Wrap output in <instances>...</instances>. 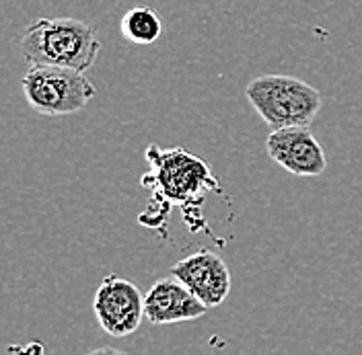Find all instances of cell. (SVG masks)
I'll list each match as a JSON object with an SVG mask.
<instances>
[{
    "mask_svg": "<svg viewBox=\"0 0 362 355\" xmlns=\"http://www.w3.org/2000/svg\"><path fill=\"white\" fill-rule=\"evenodd\" d=\"M171 273L192 289L208 308H216L230 291V271L214 251L200 248L177 261Z\"/></svg>",
    "mask_w": 362,
    "mask_h": 355,
    "instance_id": "obj_7",
    "label": "cell"
},
{
    "mask_svg": "<svg viewBox=\"0 0 362 355\" xmlns=\"http://www.w3.org/2000/svg\"><path fill=\"white\" fill-rule=\"evenodd\" d=\"M93 311L105 333L128 337L138 331L144 318V296L132 282L107 275L95 291Z\"/></svg>",
    "mask_w": 362,
    "mask_h": 355,
    "instance_id": "obj_5",
    "label": "cell"
},
{
    "mask_svg": "<svg viewBox=\"0 0 362 355\" xmlns=\"http://www.w3.org/2000/svg\"><path fill=\"white\" fill-rule=\"evenodd\" d=\"M101 52L93 27L78 19H37L23 33L21 54L29 64H54L87 72Z\"/></svg>",
    "mask_w": 362,
    "mask_h": 355,
    "instance_id": "obj_1",
    "label": "cell"
},
{
    "mask_svg": "<svg viewBox=\"0 0 362 355\" xmlns=\"http://www.w3.org/2000/svg\"><path fill=\"white\" fill-rule=\"evenodd\" d=\"M21 85L29 107L42 115L78 113L97 92L85 72L54 64H31Z\"/></svg>",
    "mask_w": 362,
    "mask_h": 355,
    "instance_id": "obj_4",
    "label": "cell"
},
{
    "mask_svg": "<svg viewBox=\"0 0 362 355\" xmlns=\"http://www.w3.org/2000/svg\"><path fill=\"white\" fill-rule=\"evenodd\" d=\"M208 311L202 300L181 279L163 277L144 296V318L151 325H175L200 318Z\"/></svg>",
    "mask_w": 362,
    "mask_h": 355,
    "instance_id": "obj_8",
    "label": "cell"
},
{
    "mask_svg": "<svg viewBox=\"0 0 362 355\" xmlns=\"http://www.w3.org/2000/svg\"><path fill=\"white\" fill-rule=\"evenodd\" d=\"M119 31L130 44L151 45L160 37L163 23L151 6H134L122 17Z\"/></svg>",
    "mask_w": 362,
    "mask_h": 355,
    "instance_id": "obj_9",
    "label": "cell"
},
{
    "mask_svg": "<svg viewBox=\"0 0 362 355\" xmlns=\"http://www.w3.org/2000/svg\"><path fill=\"white\" fill-rule=\"evenodd\" d=\"M266 148L276 164L296 177H319L327 169V156L309 126L272 130Z\"/></svg>",
    "mask_w": 362,
    "mask_h": 355,
    "instance_id": "obj_6",
    "label": "cell"
},
{
    "mask_svg": "<svg viewBox=\"0 0 362 355\" xmlns=\"http://www.w3.org/2000/svg\"><path fill=\"white\" fill-rule=\"evenodd\" d=\"M146 160L151 162V173L142 177V185L153 189L163 205H181L200 212L208 191L218 187L210 167L200 156H194L183 148L163 150L148 146Z\"/></svg>",
    "mask_w": 362,
    "mask_h": 355,
    "instance_id": "obj_2",
    "label": "cell"
},
{
    "mask_svg": "<svg viewBox=\"0 0 362 355\" xmlns=\"http://www.w3.org/2000/svg\"><path fill=\"white\" fill-rule=\"evenodd\" d=\"M245 97L272 130L311 126L323 103L315 87L286 74L255 76Z\"/></svg>",
    "mask_w": 362,
    "mask_h": 355,
    "instance_id": "obj_3",
    "label": "cell"
}]
</instances>
